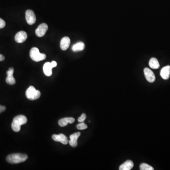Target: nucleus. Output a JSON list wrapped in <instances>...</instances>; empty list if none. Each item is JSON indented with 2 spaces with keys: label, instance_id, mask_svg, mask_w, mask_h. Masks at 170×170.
Here are the masks:
<instances>
[{
  "label": "nucleus",
  "instance_id": "obj_1",
  "mask_svg": "<svg viewBox=\"0 0 170 170\" xmlns=\"http://www.w3.org/2000/svg\"><path fill=\"white\" fill-rule=\"evenodd\" d=\"M28 158V155L26 154L20 153L13 154L7 156L6 161L9 163L16 164L24 162L27 160Z\"/></svg>",
  "mask_w": 170,
  "mask_h": 170
},
{
  "label": "nucleus",
  "instance_id": "obj_2",
  "mask_svg": "<svg viewBox=\"0 0 170 170\" xmlns=\"http://www.w3.org/2000/svg\"><path fill=\"white\" fill-rule=\"evenodd\" d=\"M27 118L25 116L20 115L13 119L11 124V128L13 131L19 132L20 131L21 126L27 123Z\"/></svg>",
  "mask_w": 170,
  "mask_h": 170
},
{
  "label": "nucleus",
  "instance_id": "obj_3",
  "mask_svg": "<svg viewBox=\"0 0 170 170\" xmlns=\"http://www.w3.org/2000/svg\"><path fill=\"white\" fill-rule=\"evenodd\" d=\"M29 55L31 59L36 62L43 61L46 57V55L45 54L40 53L39 49L37 47H33L30 50Z\"/></svg>",
  "mask_w": 170,
  "mask_h": 170
},
{
  "label": "nucleus",
  "instance_id": "obj_4",
  "mask_svg": "<svg viewBox=\"0 0 170 170\" xmlns=\"http://www.w3.org/2000/svg\"><path fill=\"white\" fill-rule=\"evenodd\" d=\"M26 96L27 98L30 100H35L40 98L41 93L37 90L33 86H30L27 89L26 92Z\"/></svg>",
  "mask_w": 170,
  "mask_h": 170
},
{
  "label": "nucleus",
  "instance_id": "obj_5",
  "mask_svg": "<svg viewBox=\"0 0 170 170\" xmlns=\"http://www.w3.org/2000/svg\"><path fill=\"white\" fill-rule=\"evenodd\" d=\"M26 20L29 25L35 24L36 21V16L33 11L28 10L26 11Z\"/></svg>",
  "mask_w": 170,
  "mask_h": 170
},
{
  "label": "nucleus",
  "instance_id": "obj_6",
  "mask_svg": "<svg viewBox=\"0 0 170 170\" xmlns=\"http://www.w3.org/2000/svg\"><path fill=\"white\" fill-rule=\"evenodd\" d=\"M48 28V26L46 23L40 24L36 30V35L39 37H43L46 34Z\"/></svg>",
  "mask_w": 170,
  "mask_h": 170
},
{
  "label": "nucleus",
  "instance_id": "obj_7",
  "mask_svg": "<svg viewBox=\"0 0 170 170\" xmlns=\"http://www.w3.org/2000/svg\"><path fill=\"white\" fill-rule=\"evenodd\" d=\"M52 138L54 141L60 142L64 145H67L69 142L67 137L63 134H60L59 135H53L52 136Z\"/></svg>",
  "mask_w": 170,
  "mask_h": 170
},
{
  "label": "nucleus",
  "instance_id": "obj_8",
  "mask_svg": "<svg viewBox=\"0 0 170 170\" xmlns=\"http://www.w3.org/2000/svg\"><path fill=\"white\" fill-rule=\"evenodd\" d=\"M144 72L146 79L147 80V81L150 83H153L155 81V75L154 74L153 72L150 69L147 68H145L144 70Z\"/></svg>",
  "mask_w": 170,
  "mask_h": 170
},
{
  "label": "nucleus",
  "instance_id": "obj_9",
  "mask_svg": "<svg viewBox=\"0 0 170 170\" xmlns=\"http://www.w3.org/2000/svg\"><path fill=\"white\" fill-rule=\"evenodd\" d=\"M27 37L28 35L25 31H20L15 35V40L17 43H22L26 41Z\"/></svg>",
  "mask_w": 170,
  "mask_h": 170
},
{
  "label": "nucleus",
  "instance_id": "obj_10",
  "mask_svg": "<svg viewBox=\"0 0 170 170\" xmlns=\"http://www.w3.org/2000/svg\"><path fill=\"white\" fill-rule=\"evenodd\" d=\"M14 69L13 68H9V70L7 72V77L6 79V82L8 84L12 85L16 83V81L13 77Z\"/></svg>",
  "mask_w": 170,
  "mask_h": 170
},
{
  "label": "nucleus",
  "instance_id": "obj_11",
  "mask_svg": "<svg viewBox=\"0 0 170 170\" xmlns=\"http://www.w3.org/2000/svg\"><path fill=\"white\" fill-rule=\"evenodd\" d=\"M80 132H76L70 136V140L69 141V143L70 145L72 147H76L78 145V139L81 136Z\"/></svg>",
  "mask_w": 170,
  "mask_h": 170
},
{
  "label": "nucleus",
  "instance_id": "obj_12",
  "mask_svg": "<svg viewBox=\"0 0 170 170\" xmlns=\"http://www.w3.org/2000/svg\"><path fill=\"white\" fill-rule=\"evenodd\" d=\"M71 44V40L69 37H64L60 42V47L63 51L67 50Z\"/></svg>",
  "mask_w": 170,
  "mask_h": 170
},
{
  "label": "nucleus",
  "instance_id": "obj_13",
  "mask_svg": "<svg viewBox=\"0 0 170 170\" xmlns=\"http://www.w3.org/2000/svg\"><path fill=\"white\" fill-rule=\"evenodd\" d=\"M160 75L163 80H168L170 76V66L163 67L160 72Z\"/></svg>",
  "mask_w": 170,
  "mask_h": 170
},
{
  "label": "nucleus",
  "instance_id": "obj_14",
  "mask_svg": "<svg viewBox=\"0 0 170 170\" xmlns=\"http://www.w3.org/2000/svg\"><path fill=\"white\" fill-rule=\"evenodd\" d=\"M75 121L74 118L67 117L62 119L58 121V124L61 127H65L68 124H73Z\"/></svg>",
  "mask_w": 170,
  "mask_h": 170
},
{
  "label": "nucleus",
  "instance_id": "obj_15",
  "mask_svg": "<svg viewBox=\"0 0 170 170\" xmlns=\"http://www.w3.org/2000/svg\"><path fill=\"white\" fill-rule=\"evenodd\" d=\"M133 162L131 160H127L120 165V170H130L133 167Z\"/></svg>",
  "mask_w": 170,
  "mask_h": 170
},
{
  "label": "nucleus",
  "instance_id": "obj_16",
  "mask_svg": "<svg viewBox=\"0 0 170 170\" xmlns=\"http://www.w3.org/2000/svg\"><path fill=\"white\" fill-rule=\"evenodd\" d=\"M51 63H46L43 66V71L44 74L47 76H50L52 74V69H53Z\"/></svg>",
  "mask_w": 170,
  "mask_h": 170
},
{
  "label": "nucleus",
  "instance_id": "obj_17",
  "mask_svg": "<svg viewBox=\"0 0 170 170\" xmlns=\"http://www.w3.org/2000/svg\"><path fill=\"white\" fill-rule=\"evenodd\" d=\"M84 43L82 42H78L77 44H75L72 47V50L73 52H77L79 51H81L83 50L85 48Z\"/></svg>",
  "mask_w": 170,
  "mask_h": 170
},
{
  "label": "nucleus",
  "instance_id": "obj_18",
  "mask_svg": "<svg viewBox=\"0 0 170 170\" xmlns=\"http://www.w3.org/2000/svg\"><path fill=\"white\" fill-rule=\"evenodd\" d=\"M149 65L150 68L153 69H157L160 67L158 60L155 58H152L149 62Z\"/></svg>",
  "mask_w": 170,
  "mask_h": 170
},
{
  "label": "nucleus",
  "instance_id": "obj_19",
  "mask_svg": "<svg viewBox=\"0 0 170 170\" xmlns=\"http://www.w3.org/2000/svg\"><path fill=\"white\" fill-rule=\"evenodd\" d=\"M140 170H154L153 167L145 163H141L139 166Z\"/></svg>",
  "mask_w": 170,
  "mask_h": 170
},
{
  "label": "nucleus",
  "instance_id": "obj_20",
  "mask_svg": "<svg viewBox=\"0 0 170 170\" xmlns=\"http://www.w3.org/2000/svg\"><path fill=\"white\" fill-rule=\"evenodd\" d=\"M77 128L79 130H83V129L88 128V126L86 124H84L83 122H81V124L77 125Z\"/></svg>",
  "mask_w": 170,
  "mask_h": 170
},
{
  "label": "nucleus",
  "instance_id": "obj_21",
  "mask_svg": "<svg viewBox=\"0 0 170 170\" xmlns=\"http://www.w3.org/2000/svg\"><path fill=\"white\" fill-rule=\"evenodd\" d=\"M86 118H87V116L86 114L83 113L81 116L78 118V121L80 122H84V121L86 120Z\"/></svg>",
  "mask_w": 170,
  "mask_h": 170
},
{
  "label": "nucleus",
  "instance_id": "obj_22",
  "mask_svg": "<svg viewBox=\"0 0 170 170\" xmlns=\"http://www.w3.org/2000/svg\"><path fill=\"white\" fill-rule=\"evenodd\" d=\"M5 25H6V23H5L4 20L0 18V28H4Z\"/></svg>",
  "mask_w": 170,
  "mask_h": 170
},
{
  "label": "nucleus",
  "instance_id": "obj_23",
  "mask_svg": "<svg viewBox=\"0 0 170 170\" xmlns=\"http://www.w3.org/2000/svg\"><path fill=\"white\" fill-rule=\"evenodd\" d=\"M5 110H6V107H5L0 105V113L3 112Z\"/></svg>",
  "mask_w": 170,
  "mask_h": 170
},
{
  "label": "nucleus",
  "instance_id": "obj_24",
  "mask_svg": "<svg viewBox=\"0 0 170 170\" xmlns=\"http://www.w3.org/2000/svg\"><path fill=\"white\" fill-rule=\"evenodd\" d=\"M51 65H52V67H53V68H54V67H55L56 66H57V63L55 62V61H53V62H51Z\"/></svg>",
  "mask_w": 170,
  "mask_h": 170
},
{
  "label": "nucleus",
  "instance_id": "obj_25",
  "mask_svg": "<svg viewBox=\"0 0 170 170\" xmlns=\"http://www.w3.org/2000/svg\"><path fill=\"white\" fill-rule=\"evenodd\" d=\"M0 55H1V54H0Z\"/></svg>",
  "mask_w": 170,
  "mask_h": 170
}]
</instances>
